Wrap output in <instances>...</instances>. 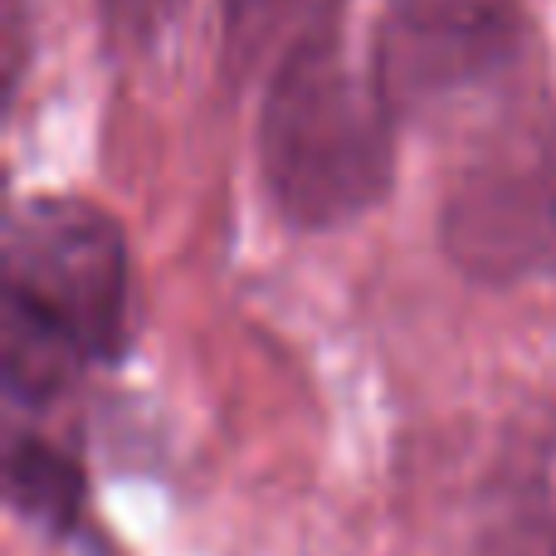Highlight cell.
<instances>
[{"label": "cell", "mask_w": 556, "mask_h": 556, "mask_svg": "<svg viewBox=\"0 0 556 556\" xmlns=\"http://www.w3.org/2000/svg\"><path fill=\"white\" fill-rule=\"evenodd\" d=\"M260 172L278 215L303 230L356 220L395 176V113L371 74H356L342 39L298 49L264 78Z\"/></svg>", "instance_id": "7a4b0ae2"}, {"label": "cell", "mask_w": 556, "mask_h": 556, "mask_svg": "<svg viewBox=\"0 0 556 556\" xmlns=\"http://www.w3.org/2000/svg\"><path fill=\"white\" fill-rule=\"evenodd\" d=\"M473 556H556V391L503 434L479 489Z\"/></svg>", "instance_id": "5b68a950"}, {"label": "cell", "mask_w": 556, "mask_h": 556, "mask_svg": "<svg viewBox=\"0 0 556 556\" xmlns=\"http://www.w3.org/2000/svg\"><path fill=\"white\" fill-rule=\"evenodd\" d=\"M127 337V244L98 205L35 195L5 230V391L49 405Z\"/></svg>", "instance_id": "6da1fadb"}, {"label": "cell", "mask_w": 556, "mask_h": 556, "mask_svg": "<svg viewBox=\"0 0 556 556\" xmlns=\"http://www.w3.org/2000/svg\"><path fill=\"white\" fill-rule=\"evenodd\" d=\"M440 240L493 288L556 269V98L503 108L473 137L444 186Z\"/></svg>", "instance_id": "3957f363"}, {"label": "cell", "mask_w": 556, "mask_h": 556, "mask_svg": "<svg viewBox=\"0 0 556 556\" xmlns=\"http://www.w3.org/2000/svg\"><path fill=\"white\" fill-rule=\"evenodd\" d=\"M93 5H98L108 39H117V45H147V39H156L172 25L181 0H93Z\"/></svg>", "instance_id": "52a82bcc"}, {"label": "cell", "mask_w": 556, "mask_h": 556, "mask_svg": "<svg viewBox=\"0 0 556 556\" xmlns=\"http://www.w3.org/2000/svg\"><path fill=\"white\" fill-rule=\"evenodd\" d=\"M528 49L522 0H386L371 78L395 117H450L508 93Z\"/></svg>", "instance_id": "277c9868"}, {"label": "cell", "mask_w": 556, "mask_h": 556, "mask_svg": "<svg viewBox=\"0 0 556 556\" xmlns=\"http://www.w3.org/2000/svg\"><path fill=\"white\" fill-rule=\"evenodd\" d=\"M342 0H220V59L240 78H269L283 59L337 35Z\"/></svg>", "instance_id": "8992f818"}]
</instances>
